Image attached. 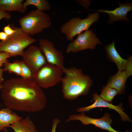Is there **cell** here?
Wrapping results in <instances>:
<instances>
[{"label": "cell", "mask_w": 132, "mask_h": 132, "mask_svg": "<svg viewBox=\"0 0 132 132\" xmlns=\"http://www.w3.org/2000/svg\"><path fill=\"white\" fill-rule=\"evenodd\" d=\"M0 90L4 104L12 110L35 112L46 107L45 94L32 80L21 77L11 78L4 82Z\"/></svg>", "instance_id": "cell-1"}, {"label": "cell", "mask_w": 132, "mask_h": 132, "mask_svg": "<svg viewBox=\"0 0 132 132\" xmlns=\"http://www.w3.org/2000/svg\"><path fill=\"white\" fill-rule=\"evenodd\" d=\"M62 70L65 76L61 82L64 98L72 100L88 94L92 83L89 76L84 75L80 69L74 66L65 67Z\"/></svg>", "instance_id": "cell-2"}, {"label": "cell", "mask_w": 132, "mask_h": 132, "mask_svg": "<svg viewBox=\"0 0 132 132\" xmlns=\"http://www.w3.org/2000/svg\"><path fill=\"white\" fill-rule=\"evenodd\" d=\"M11 26L15 32L5 40L0 42V53L6 52L12 56H22L24 49L35 43L36 40L24 32L21 28L16 27L14 24Z\"/></svg>", "instance_id": "cell-3"}, {"label": "cell", "mask_w": 132, "mask_h": 132, "mask_svg": "<svg viewBox=\"0 0 132 132\" xmlns=\"http://www.w3.org/2000/svg\"><path fill=\"white\" fill-rule=\"evenodd\" d=\"M18 22L22 30L31 36L42 33L51 25L49 15L37 9L31 11L21 17Z\"/></svg>", "instance_id": "cell-4"}, {"label": "cell", "mask_w": 132, "mask_h": 132, "mask_svg": "<svg viewBox=\"0 0 132 132\" xmlns=\"http://www.w3.org/2000/svg\"><path fill=\"white\" fill-rule=\"evenodd\" d=\"M99 18L98 12L89 13L86 18L83 19L78 17H73L61 26L60 33L65 35L68 40L72 41L75 36L88 30L93 24L98 21Z\"/></svg>", "instance_id": "cell-5"}, {"label": "cell", "mask_w": 132, "mask_h": 132, "mask_svg": "<svg viewBox=\"0 0 132 132\" xmlns=\"http://www.w3.org/2000/svg\"><path fill=\"white\" fill-rule=\"evenodd\" d=\"M63 73L59 67L47 63L34 74L32 80L42 88L47 89L61 82Z\"/></svg>", "instance_id": "cell-6"}, {"label": "cell", "mask_w": 132, "mask_h": 132, "mask_svg": "<svg viewBox=\"0 0 132 132\" xmlns=\"http://www.w3.org/2000/svg\"><path fill=\"white\" fill-rule=\"evenodd\" d=\"M101 44L96 34L92 30H88L79 34L75 40L68 44L66 52L69 54L88 49H93L97 44Z\"/></svg>", "instance_id": "cell-7"}, {"label": "cell", "mask_w": 132, "mask_h": 132, "mask_svg": "<svg viewBox=\"0 0 132 132\" xmlns=\"http://www.w3.org/2000/svg\"><path fill=\"white\" fill-rule=\"evenodd\" d=\"M22 61L30 69L33 76L47 63L45 58L39 47L30 46L24 51Z\"/></svg>", "instance_id": "cell-8"}, {"label": "cell", "mask_w": 132, "mask_h": 132, "mask_svg": "<svg viewBox=\"0 0 132 132\" xmlns=\"http://www.w3.org/2000/svg\"><path fill=\"white\" fill-rule=\"evenodd\" d=\"M39 47L47 63L55 65L62 70L65 67L62 52L56 49L52 42L45 39L41 38L39 40Z\"/></svg>", "instance_id": "cell-9"}, {"label": "cell", "mask_w": 132, "mask_h": 132, "mask_svg": "<svg viewBox=\"0 0 132 132\" xmlns=\"http://www.w3.org/2000/svg\"><path fill=\"white\" fill-rule=\"evenodd\" d=\"M75 120L79 121L84 125L93 124L102 129L107 130L109 132H120L115 130L110 125L112 123V120L110 115L108 113H105L101 118L94 119L86 115L84 112H82L80 114L70 115L65 122H67ZM123 132H131L127 131Z\"/></svg>", "instance_id": "cell-10"}, {"label": "cell", "mask_w": 132, "mask_h": 132, "mask_svg": "<svg viewBox=\"0 0 132 132\" xmlns=\"http://www.w3.org/2000/svg\"><path fill=\"white\" fill-rule=\"evenodd\" d=\"M93 99L94 102L92 105L87 107L77 108L76 111L78 112L82 113L87 111L94 108L97 107L107 108L110 109L114 110L119 114L122 120L123 121H131L128 116L124 112L123 109L121 107L122 105L120 104L118 106L114 105L102 99L97 93L92 95Z\"/></svg>", "instance_id": "cell-11"}, {"label": "cell", "mask_w": 132, "mask_h": 132, "mask_svg": "<svg viewBox=\"0 0 132 132\" xmlns=\"http://www.w3.org/2000/svg\"><path fill=\"white\" fill-rule=\"evenodd\" d=\"M119 6L113 10L100 9L96 10L98 12L107 13L109 18L108 23H111L116 21L123 20L128 21L130 19L127 17L126 15L128 12L132 10V5L131 2H126L123 4L117 2Z\"/></svg>", "instance_id": "cell-12"}, {"label": "cell", "mask_w": 132, "mask_h": 132, "mask_svg": "<svg viewBox=\"0 0 132 132\" xmlns=\"http://www.w3.org/2000/svg\"><path fill=\"white\" fill-rule=\"evenodd\" d=\"M115 43L113 41L105 46L106 55L109 60L115 63L119 70H125L128 60L121 57L115 47Z\"/></svg>", "instance_id": "cell-13"}, {"label": "cell", "mask_w": 132, "mask_h": 132, "mask_svg": "<svg viewBox=\"0 0 132 132\" xmlns=\"http://www.w3.org/2000/svg\"><path fill=\"white\" fill-rule=\"evenodd\" d=\"M128 78L125 70H118L116 74L109 78L106 85L115 89L118 93L121 94L125 91V84Z\"/></svg>", "instance_id": "cell-14"}, {"label": "cell", "mask_w": 132, "mask_h": 132, "mask_svg": "<svg viewBox=\"0 0 132 132\" xmlns=\"http://www.w3.org/2000/svg\"><path fill=\"white\" fill-rule=\"evenodd\" d=\"M22 118L9 108L0 110V131L1 132Z\"/></svg>", "instance_id": "cell-15"}, {"label": "cell", "mask_w": 132, "mask_h": 132, "mask_svg": "<svg viewBox=\"0 0 132 132\" xmlns=\"http://www.w3.org/2000/svg\"><path fill=\"white\" fill-rule=\"evenodd\" d=\"M14 132H39L29 116L22 118L10 125Z\"/></svg>", "instance_id": "cell-16"}, {"label": "cell", "mask_w": 132, "mask_h": 132, "mask_svg": "<svg viewBox=\"0 0 132 132\" xmlns=\"http://www.w3.org/2000/svg\"><path fill=\"white\" fill-rule=\"evenodd\" d=\"M23 0H0V9L5 11H16L24 13L26 8L23 6Z\"/></svg>", "instance_id": "cell-17"}, {"label": "cell", "mask_w": 132, "mask_h": 132, "mask_svg": "<svg viewBox=\"0 0 132 132\" xmlns=\"http://www.w3.org/2000/svg\"><path fill=\"white\" fill-rule=\"evenodd\" d=\"M23 4L26 8L28 5H34L37 8V9L44 11H49L51 8L49 2L47 0H26L23 3Z\"/></svg>", "instance_id": "cell-18"}, {"label": "cell", "mask_w": 132, "mask_h": 132, "mask_svg": "<svg viewBox=\"0 0 132 132\" xmlns=\"http://www.w3.org/2000/svg\"><path fill=\"white\" fill-rule=\"evenodd\" d=\"M118 94L115 89L106 85L103 86L99 96L104 100L111 103L113 99Z\"/></svg>", "instance_id": "cell-19"}, {"label": "cell", "mask_w": 132, "mask_h": 132, "mask_svg": "<svg viewBox=\"0 0 132 132\" xmlns=\"http://www.w3.org/2000/svg\"><path fill=\"white\" fill-rule=\"evenodd\" d=\"M4 64V66L3 69L4 71L14 73L23 77L20 65V61L16 60L13 63H10L7 61Z\"/></svg>", "instance_id": "cell-20"}, {"label": "cell", "mask_w": 132, "mask_h": 132, "mask_svg": "<svg viewBox=\"0 0 132 132\" xmlns=\"http://www.w3.org/2000/svg\"><path fill=\"white\" fill-rule=\"evenodd\" d=\"M20 63L23 77L32 80L33 76L29 68L22 60L20 61Z\"/></svg>", "instance_id": "cell-21"}, {"label": "cell", "mask_w": 132, "mask_h": 132, "mask_svg": "<svg viewBox=\"0 0 132 132\" xmlns=\"http://www.w3.org/2000/svg\"><path fill=\"white\" fill-rule=\"evenodd\" d=\"M128 61L125 69L126 72L127 76L128 78L132 74V57L130 56L127 59Z\"/></svg>", "instance_id": "cell-22"}, {"label": "cell", "mask_w": 132, "mask_h": 132, "mask_svg": "<svg viewBox=\"0 0 132 132\" xmlns=\"http://www.w3.org/2000/svg\"><path fill=\"white\" fill-rule=\"evenodd\" d=\"M12 56L8 53L2 52L0 53V68L3 65V64H5L7 62V59L8 58Z\"/></svg>", "instance_id": "cell-23"}, {"label": "cell", "mask_w": 132, "mask_h": 132, "mask_svg": "<svg viewBox=\"0 0 132 132\" xmlns=\"http://www.w3.org/2000/svg\"><path fill=\"white\" fill-rule=\"evenodd\" d=\"M11 18V15L9 12L5 11L0 9V20L3 18L9 20Z\"/></svg>", "instance_id": "cell-24"}, {"label": "cell", "mask_w": 132, "mask_h": 132, "mask_svg": "<svg viewBox=\"0 0 132 132\" xmlns=\"http://www.w3.org/2000/svg\"><path fill=\"white\" fill-rule=\"evenodd\" d=\"M3 30L4 32L8 36L12 34L15 32L14 29L10 24L5 26Z\"/></svg>", "instance_id": "cell-25"}, {"label": "cell", "mask_w": 132, "mask_h": 132, "mask_svg": "<svg viewBox=\"0 0 132 132\" xmlns=\"http://www.w3.org/2000/svg\"><path fill=\"white\" fill-rule=\"evenodd\" d=\"M75 1L87 9H88L90 3V1L89 0H75Z\"/></svg>", "instance_id": "cell-26"}, {"label": "cell", "mask_w": 132, "mask_h": 132, "mask_svg": "<svg viewBox=\"0 0 132 132\" xmlns=\"http://www.w3.org/2000/svg\"><path fill=\"white\" fill-rule=\"evenodd\" d=\"M60 121V120L57 118H55L53 120L51 132H56L57 127Z\"/></svg>", "instance_id": "cell-27"}, {"label": "cell", "mask_w": 132, "mask_h": 132, "mask_svg": "<svg viewBox=\"0 0 132 132\" xmlns=\"http://www.w3.org/2000/svg\"><path fill=\"white\" fill-rule=\"evenodd\" d=\"M8 35L4 32H0V40L4 41L7 38Z\"/></svg>", "instance_id": "cell-28"}, {"label": "cell", "mask_w": 132, "mask_h": 132, "mask_svg": "<svg viewBox=\"0 0 132 132\" xmlns=\"http://www.w3.org/2000/svg\"><path fill=\"white\" fill-rule=\"evenodd\" d=\"M4 71L3 69L0 68V82L2 83L4 81V79L3 77V74Z\"/></svg>", "instance_id": "cell-29"}, {"label": "cell", "mask_w": 132, "mask_h": 132, "mask_svg": "<svg viewBox=\"0 0 132 132\" xmlns=\"http://www.w3.org/2000/svg\"><path fill=\"white\" fill-rule=\"evenodd\" d=\"M3 86V84L2 82H0V90L2 88Z\"/></svg>", "instance_id": "cell-30"}, {"label": "cell", "mask_w": 132, "mask_h": 132, "mask_svg": "<svg viewBox=\"0 0 132 132\" xmlns=\"http://www.w3.org/2000/svg\"><path fill=\"white\" fill-rule=\"evenodd\" d=\"M3 131H4V132H8V130L7 129V128H5L4 129Z\"/></svg>", "instance_id": "cell-31"}]
</instances>
